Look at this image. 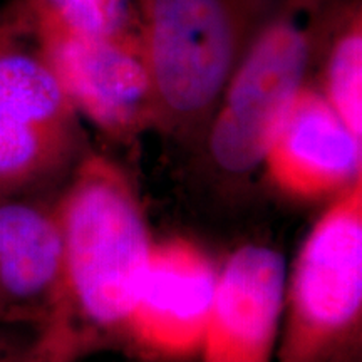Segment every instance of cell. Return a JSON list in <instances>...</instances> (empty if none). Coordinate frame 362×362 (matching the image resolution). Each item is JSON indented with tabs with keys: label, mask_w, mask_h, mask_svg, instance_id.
I'll return each mask as SVG.
<instances>
[{
	"label": "cell",
	"mask_w": 362,
	"mask_h": 362,
	"mask_svg": "<svg viewBox=\"0 0 362 362\" xmlns=\"http://www.w3.org/2000/svg\"><path fill=\"white\" fill-rule=\"evenodd\" d=\"M64 240L51 307L34 330L33 362H83L124 351L126 325L153 237L119 163L90 151L56 194Z\"/></svg>",
	"instance_id": "obj_1"
},
{
	"label": "cell",
	"mask_w": 362,
	"mask_h": 362,
	"mask_svg": "<svg viewBox=\"0 0 362 362\" xmlns=\"http://www.w3.org/2000/svg\"><path fill=\"white\" fill-rule=\"evenodd\" d=\"M282 0H134L155 131L198 144L253 39Z\"/></svg>",
	"instance_id": "obj_2"
},
{
	"label": "cell",
	"mask_w": 362,
	"mask_h": 362,
	"mask_svg": "<svg viewBox=\"0 0 362 362\" xmlns=\"http://www.w3.org/2000/svg\"><path fill=\"white\" fill-rule=\"evenodd\" d=\"M339 0H282L243 54L216 103L200 146L221 175L259 170L272 136L310 83Z\"/></svg>",
	"instance_id": "obj_3"
},
{
	"label": "cell",
	"mask_w": 362,
	"mask_h": 362,
	"mask_svg": "<svg viewBox=\"0 0 362 362\" xmlns=\"http://www.w3.org/2000/svg\"><path fill=\"white\" fill-rule=\"evenodd\" d=\"M90 151L22 0L0 13V202L56 194Z\"/></svg>",
	"instance_id": "obj_4"
},
{
	"label": "cell",
	"mask_w": 362,
	"mask_h": 362,
	"mask_svg": "<svg viewBox=\"0 0 362 362\" xmlns=\"http://www.w3.org/2000/svg\"><path fill=\"white\" fill-rule=\"evenodd\" d=\"M361 346L362 180L329 202L287 267L274 362H359Z\"/></svg>",
	"instance_id": "obj_5"
},
{
	"label": "cell",
	"mask_w": 362,
	"mask_h": 362,
	"mask_svg": "<svg viewBox=\"0 0 362 362\" xmlns=\"http://www.w3.org/2000/svg\"><path fill=\"white\" fill-rule=\"evenodd\" d=\"M40 52L81 119L115 143L155 131V98L136 30L84 34L22 0Z\"/></svg>",
	"instance_id": "obj_6"
},
{
	"label": "cell",
	"mask_w": 362,
	"mask_h": 362,
	"mask_svg": "<svg viewBox=\"0 0 362 362\" xmlns=\"http://www.w3.org/2000/svg\"><path fill=\"white\" fill-rule=\"evenodd\" d=\"M218 265L192 238L149 245L126 325L124 351L138 362L198 361L214 307Z\"/></svg>",
	"instance_id": "obj_7"
},
{
	"label": "cell",
	"mask_w": 362,
	"mask_h": 362,
	"mask_svg": "<svg viewBox=\"0 0 362 362\" xmlns=\"http://www.w3.org/2000/svg\"><path fill=\"white\" fill-rule=\"evenodd\" d=\"M260 168L285 197L330 202L362 180V138L307 83L272 136Z\"/></svg>",
	"instance_id": "obj_8"
},
{
	"label": "cell",
	"mask_w": 362,
	"mask_h": 362,
	"mask_svg": "<svg viewBox=\"0 0 362 362\" xmlns=\"http://www.w3.org/2000/svg\"><path fill=\"white\" fill-rule=\"evenodd\" d=\"M287 262L247 243L218 267L214 307L198 362H274L282 325Z\"/></svg>",
	"instance_id": "obj_9"
},
{
	"label": "cell",
	"mask_w": 362,
	"mask_h": 362,
	"mask_svg": "<svg viewBox=\"0 0 362 362\" xmlns=\"http://www.w3.org/2000/svg\"><path fill=\"white\" fill-rule=\"evenodd\" d=\"M56 194L0 202V325L35 330L47 315L64 253Z\"/></svg>",
	"instance_id": "obj_10"
},
{
	"label": "cell",
	"mask_w": 362,
	"mask_h": 362,
	"mask_svg": "<svg viewBox=\"0 0 362 362\" xmlns=\"http://www.w3.org/2000/svg\"><path fill=\"white\" fill-rule=\"evenodd\" d=\"M310 83L362 138V2L339 0L329 22Z\"/></svg>",
	"instance_id": "obj_11"
},
{
	"label": "cell",
	"mask_w": 362,
	"mask_h": 362,
	"mask_svg": "<svg viewBox=\"0 0 362 362\" xmlns=\"http://www.w3.org/2000/svg\"><path fill=\"white\" fill-rule=\"evenodd\" d=\"M34 330L0 325V362H33Z\"/></svg>",
	"instance_id": "obj_12"
},
{
	"label": "cell",
	"mask_w": 362,
	"mask_h": 362,
	"mask_svg": "<svg viewBox=\"0 0 362 362\" xmlns=\"http://www.w3.org/2000/svg\"><path fill=\"white\" fill-rule=\"evenodd\" d=\"M0 13H2V8H0Z\"/></svg>",
	"instance_id": "obj_13"
}]
</instances>
